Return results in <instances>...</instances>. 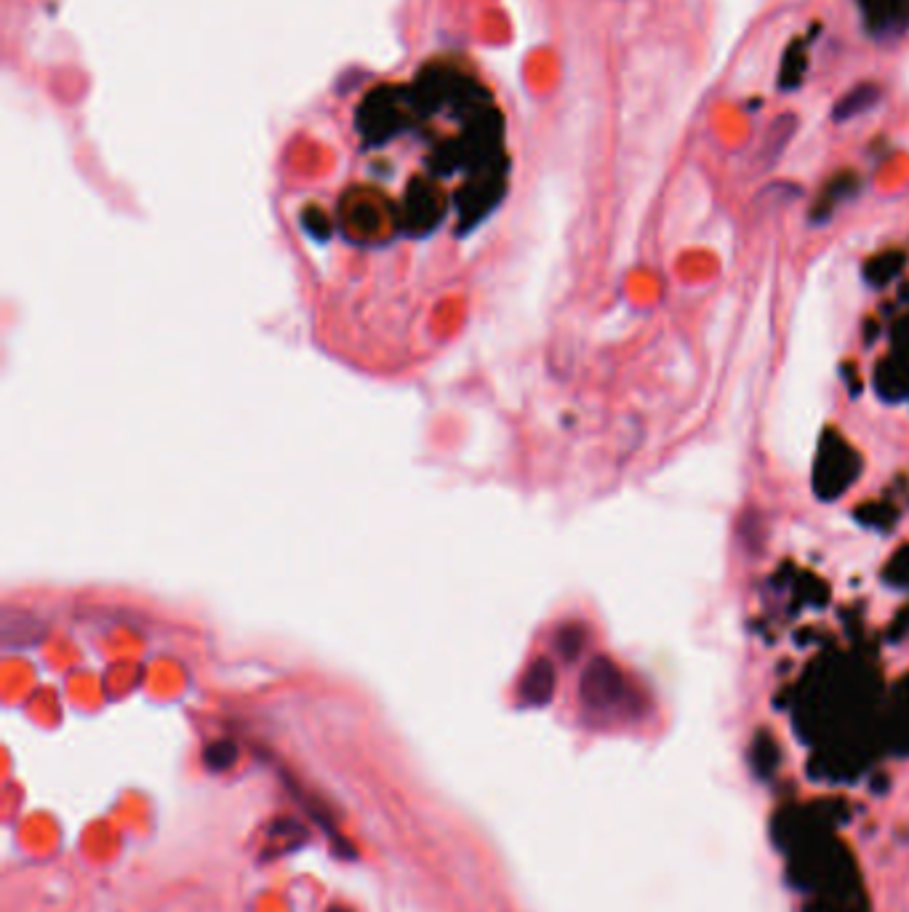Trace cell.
<instances>
[{"label": "cell", "instance_id": "2", "mask_svg": "<svg viewBox=\"0 0 909 912\" xmlns=\"http://www.w3.org/2000/svg\"><path fill=\"white\" fill-rule=\"evenodd\" d=\"M792 133H795V118L792 115H784V118H777L771 124V129H768V137L766 142H763V164L771 166L773 160L779 158V155L784 153V144L790 142Z\"/></svg>", "mask_w": 909, "mask_h": 912}, {"label": "cell", "instance_id": "4", "mask_svg": "<svg viewBox=\"0 0 909 912\" xmlns=\"http://www.w3.org/2000/svg\"><path fill=\"white\" fill-rule=\"evenodd\" d=\"M329 912H349V910H342V908H334V910H329Z\"/></svg>", "mask_w": 909, "mask_h": 912}, {"label": "cell", "instance_id": "1", "mask_svg": "<svg viewBox=\"0 0 909 912\" xmlns=\"http://www.w3.org/2000/svg\"><path fill=\"white\" fill-rule=\"evenodd\" d=\"M878 99H880V89L875 84H861V86H856V89H850L848 94L835 104V113L832 115H835V120H850V118H856V115L875 107Z\"/></svg>", "mask_w": 909, "mask_h": 912}, {"label": "cell", "instance_id": "3", "mask_svg": "<svg viewBox=\"0 0 909 912\" xmlns=\"http://www.w3.org/2000/svg\"><path fill=\"white\" fill-rule=\"evenodd\" d=\"M235 747L230 745V742H219V745H212L206 749V763L208 769H217V771H225L230 769L232 760H235Z\"/></svg>", "mask_w": 909, "mask_h": 912}]
</instances>
